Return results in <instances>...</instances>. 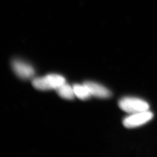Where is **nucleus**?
Masks as SVG:
<instances>
[{"label":"nucleus","mask_w":157,"mask_h":157,"mask_svg":"<svg viewBox=\"0 0 157 157\" xmlns=\"http://www.w3.org/2000/svg\"><path fill=\"white\" fill-rule=\"evenodd\" d=\"M73 88L75 95L80 100H87L91 96L87 87L84 84L83 85L75 84Z\"/></svg>","instance_id":"0eeeda50"},{"label":"nucleus","mask_w":157,"mask_h":157,"mask_svg":"<svg viewBox=\"0 0 157 157\" xmlns=\"http://www.w3.org/2000/svg\"><path fill=\"white\" fill-rule=\"evenodd\" d=\"M119 107L124 112L131 114L148 111L150 108L149 104L146 101L133 97L121 99L119 102Z\"/></svg>","instance_id":"f03ea898"},{"label":"nucleus","mask_w":157,"mask_h":157,"mask_svg":"<svg viewBox=\"0 0 157 157\" xmlns=\"http://www.w3.org/2000/svg\"><path fill=\"white\" fill-rule=\"evenodd\" d=\"M65 83H66L65 78L61 75L57 74H50L44 77L33 78L32 80L34 87L42 91L56 90Z\"/></svg>","instance_id":"f257e3e1"},{"label":"nucleus","mask_w":157,"mask_h":157,"mask_svg":"<svg viewBox=\"0 0 157 157\" xmlns=\"http://www.w3.org/2000/svg\"><path fill=\"white\" fill-rule=\"evenodd\" d=\"M84 84L87 87L91 95L96 97L108 98L112 95L109 90L101 84L92 82H86Z\"/></svg>","instance_id":"39448f33"},{"label":"nucleus","mask_w":157,"mask_h":157,"mask_svg":"<svg viewBox=\"0 0 157 157\" xmlns=\"http://www.w3.org/2000/svg\"><path fill=\"white\" fill-rule=\"evenodd\" d=\"M153 113L148 111L132 113L124 119L123 124L126 128H135L147 123L153 118Z\"/></svg>","instance_id":"7ed1b4c3"},{"label":"nucleus","mask_w":157,"mask_h":157,"mask_svg":"<svg viewBox=\"0 0 157 157\" xmlns=\"http://www.w3.org/2000/svg\"><path fill=\"white\" fill-rule=\"evenodd\" d=\"M58 94L66 100H72L75 97L73 87L65 83L56 89Z\"/></svg>","instance_id":"423d86ee"},{"label":"nucleus","mask_w":157,"mask_h":157,"mask_svg":"<svg viewBox=\"0 0 157 157\" xmlns=\"http://www.w3.org/2000/svg\"><path fill=\"white\" fill-rule=\"evenodd\" d=\"M12 67L17 76L22 79L32 78L35 74L33 67L21 60H14L12 63Z\"/></svg>","instance_id":"20e7f679"}]
</instances>
